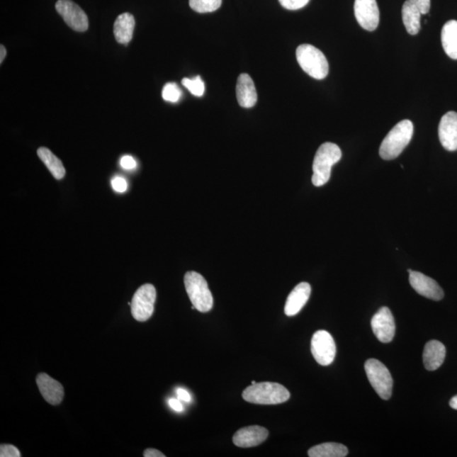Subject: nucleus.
Listing matches in <instances>:
<instances>
[{
	"label": "nucleus",
	"mask_w": 457,
	"mask_h": 457,
	"mask_svg": "<svg viewBox=\"0 0 457 457\" xmlns=\"http://www.w3.org/2000/svg\"><path fill=\"white\" fill-rule=\"evenodd\" d=\"M242 397L247 402L259 405H277L287 402L289 390L278 383H256L243 391Z\"/></svg>",
	"instance_id": "f257e3e1"
},
{
	"label": "nucleus",
	"mask_w": 457,
	"mask_h": 457,
	"mask_svg": "<svg viewBox=\"0 0 457 457\" xmlns=\"http://www.w3.org/2000/svg\"><path fill=\"white\" fill-rule=\"evenodd\" d=\"M413 130L414 128L411 120H404L396 124L381 143L380 149L381 158L385 160L397 158L410 143Z\"/></svg>",
	"instance_id": "f03ea898"
},
{
	"label": "nucleus",
	"mask_w": 457,
	"mask_h": 457,
	"mask_svg": "<svg viewBox=\"0 0 457 457\" xmlns=\"http://www.w3.org/2000/svg\"><path fill=\"white\" fill-rule=\"evenodd\" d=\"M342 152L334 143L325 142L317 149L313 160L312 177V184L320 187L329 180L333 165L341 160Z\"/></svg>",
	"instance_id": "7ed1b4c3"
},
{
	"label": "nucleus",
	"mask_w": 457,
	"mask_h": 457,
	"mask_svg": "<svg viewBox=\"0 0 457 457\" xmlns=\"http://www.w3.org/2000/svg\"><path fill=\"white\" fill-rule=\"evenodd\" d=\"M184 284L195 309L201 312H210L213 306V298L205 278L197 272H187Z\"/></svg>",
	"instance_id": "20e7f679"
},
{
	"label": "nucleus",
	"mask_w": 457,
	"mask_h": 457,
	"mask_svg": "<svg viewBox=\"0 0 457 457\" xmlns=\"http://www.w3.org/2000/svg\"><path fill=\"white\" fill-rule=\"evenodd\" d=\"M297 60L300 67L308 75L322 80L327 77L329 63L325 55L311 45H302L297 50Z\"/></svg>",
	"instance_id": "39448f33"
},
{
	"label": "nucleus",
	"mask_w": 457,
	"mask_h": 457,
	"mask_svg": "<svg viewBox=\"0 0 457 457\" xmlns=\"http://www.w3.org/2000/svg\"><path fill=\"white\" fill-rule=\"evenodd\" d=\"M370 384L383 400H389L393 395V380L389 369L380 361L368 359L364 366Z\"/></svg>",
	"instance_id": "423d86ee"
},
{
	"label": "nucleus",
	"mask_w": 457,
	"mask_h": 457,
	"mask_svg": "<svg viewBox=\"0 0 457 457\" xmlns=\"http://www.w3.org/2000/svg\"><path fill=\"white\" fill-rule=\"evenodd\" d=\"M156 289L151 284L143 285L135 293L130 303L132 315L139 322L149 320L154 311Z\"/></svg>",
	"instance_id": "0eeeda50"
},
{
	"label": "nucleus",
	"mask_w": 457,
	"mask_h": 457,
	"mask_svg": "<svg viewBox=\"0 0 457 457\" xmlns=\"http://www.w3.org/2000/svg\"><path fill=\"white\" fill-rule=\"evenodd\" d=\"M311 351L317 363L322 366L332 364L337 355V346L332 335L325 330L315 332L312 338Z\"/></svg>",
	"instance_id": "6e6552de"
},
{
	"label": "nucleus",
	"mask_w": 457,
	"mask_h": 457,
	"mask_svg": "<svg viewBox=\"0 0 457 457\" xmlns=\"http://www.w3.org/2000/svg\"><path fill=\"white\" fill-rule=\"evenodd\" d=\"M56 11L62 16L69 28L77 32L89 29V18L82 9L72 0H59L55 4Z\"/></svg>",
	"instance_id": "1a4fd4ad"
},
{
	"label": "nucleus",
	"mask_w": 457,
	"mask_h": 457,
	"mask_svg": "<svg viewBox=\"0 0 457 457\" xmlns=\"http://www.w3.org/2000/svg\"><path fill=\"white\" fill-rule=\"evenodd\" d=\"M371 326L378 341L383 343L393 342L395 334V324L393 312L388 308H381L373 315Z\"/></svg>",
	"instance_id": "9d476101"
},
{
	"label": "nucleus",
	"mask_w": 457,
	"mask_h": 457,
	"mask_svg": "<svg viewBox=\"0 0 457 457\" xmlns=\"http://www.w3.org/2000/svg\"><path fill=\"white\" fill-rule=\"evenodd\" d=\"M354 12L356 21L363 29L372 32L380 23V10L376 0H355Z\"/></svg>",
	"instance_id": "9b49d317"
},
{
	"label": "nucleus",
	"mask_w": 457,
	"mask_h": 457,
	"mask_svg": "<svg viewBox=\"0 0 457 457\" xmlns=\"http://www.w3.org/2000/svg\"><path fill=\"white\" fill-rule=\"evenodd\" d=\"M409 281L417 293L426 298L441 301L444 298V291L438 283L432 278L420 272L409 273Z\"/></svg>",
	"instance_id": "f8f14e48"
},
{
	"label": "nucleus",
	"mask_w": 457,
	"mask_h": 457,
	"mask_svg": "<svg viewBox=\"0 0 457 457\" xmlns=\"http://www.w3.org/2000/svg\"><path fill=\"white\" fill-rule=\"evenodd\" d=\"M439 137L444 149L457 150V113L450 111L444 115L439 125Z\"/></svg>",
	"instance_id": "ddd939ff"
},
{
	"label": "nucleus",
	"mask_w": 457,
	"mask_h": 457,
	"mask_svg": "<svg viewBox=\"0 0 457 457\" xmlns=\"http://www.w3.org/2000/svg\"><path fill=\"white\" fill-rule=\"evenodd\" d=\"M269 431L261 426H249L239 429L233 436V443L238 447L249 448L261 445L266 441Z\"/></svg>",
	"instance_id": "4468645a"
},
{
	"label": "nucleus",
	"mask_w": 457,
	"mask_h": 457,
	"mask_svg": "<svg viewBox=\"0 0 457 457\" xmlns=\"http://www.w3.org/2000/svg\"><path fill=\"white\" fill-rule=\"evenodd\" d=\"M36 382L43 397L47 403L57 406L62 402L64 393L63 385L60 382L45 373H39Z\"/></svg>",
	"instance_id": "2eb2a0df"
},
{
	"label": "nucleus",
	"mask_w": 457,
	"mask_h": 457,
	"mask_svg": "<svg viewBox=\"0 0 457 457\" xmlns=\"http://www.w3.org/2000/svg\"><path fill=\"white\" fill-rule=\"evenodd\" d=\"M311 290V286L307 282L300 283L295 286L287 298L285 306L286 315L289 317L297 315L308 303Z\"/></svg>",
	"instance_id": "dca6fc26"
},
{
	"label": "nucleus",
	"mask_w": 457,
	"mask_h": 457,
	"mask_svg": "<svg viewBox=\"0 0 457 457\" xmlns=\"http://www.w3.org/2000/svg\"><path fill=\"white\" fill-rule=\"evenodd\" d=\"M237 97L239 104L247 108L254 107L258 100L254 82L247 74H242L238 77Z\"/></svg>",
	"instance_id": "f3484780"
},
{
	"label": "nucleus",
	"mask_w": 457,
	"mask_h": 457,
	"mask_svg": "<svg viewBox=\"0 0 457 457\" xmlns=\"http://www.w3.org/2000/svg\"><path fill=\"white\" fill-rule=\"evenodd\" d=\"M446 349L441 342L430 341L426 344L424 351V364L429 371H434L443 364L446 359Z\"/></svg>",
	"instance_id": "a211bd4d"
},
{
	"label": "nucleus",
	"mask_w": 457,
	"mask_h": 457,
	"mask_svg": "<svg viewBox=\"0 0 457 457\" xmlns=\"http://www.w3.org/2000/svg\"><path fill=\"white\" fill-rule=\"evenodd\" d=\"M134 28L135 19L130 13H124L117 17L114 25L116 41L122 45H128L132 40Z\"/></svg>",
	"instance_id": "6ab92c4d"
},
{
	"label": "nucleus",
	"mask_w": 457,
	"mask_h": 457,
	"mask_svg": "<svg viewBox=\"0 0 457 457\" xmlns=\"http://www.w3.org/2000/svg\"><path fill=\"white\" fill-rule=\"evenodd\" d=\"M444 50L450 58L457 60V21L452 20L444 25L441 32Z\"/></svg>",
	"instance_id": "aec40b11"
},
{
	"label": "nucleus",
	"mask_w": 457,
	"mask_h": 457,
	"mask_svg": "<svg viewBox=\"0 0 457 457\" xmlns=\"http://www.w3.org/2000/svg\"><path fill=\"white\" fill-rule=\"evenodd\" d=\"M421 12L411 0H407L402 6V20L405 28L407 33L411 35H416L419 33L421 28Z\"/></svg>",
	"instance_id": "412c9836"
},
{
	"label": "nucleus",
	"mask_w": 457,
	"mask_h": 457,
	"mask_svg": "<svg viewBox=\"0 0 457 457\" xmlns=\"http://www.w3.org/2000/svg\"><path fill=\"white\" fill-rule=\"evenodd\" d=\"M38 155L56 180L63 179L65 176V169L61 160L53 152L47 147H40L38 150Z\"/></svg>",
	"instance_id": "4be33fe9"
},
{
	"label": "nucleus",
	"mask_w": 457,
	"mask_h": 457,
	"mask_svg": "<svg viewBox=\"0 0 457 457\" xmlns=\"http://www.w3.org/2000/svg\"><path fill=\"white\" fill-rule=\"evenodd\" d=\"M347 454V448L339 443L321 444L308 451L310 457H345Z\"/></svg>",
	"instance_id": "5701e85b"
},
{
	"label": "nucleus",
	"mask_w": 457,
	"mask_h": 457,
	"mask_svg": "<svg viewBox=\"0 0 457 457\" xmlns=\"http://www.w3.org/2000/svg\"><path fill=\"white\" fill-rule=\"evenodd\" d=\"M222 0H189L190 7L198 13H210L221 6Z\"/></svg>",
	"instance_id": "b1692460"
},
{
	"label": "nucleus",
	"mask_w": 457,
	"mask_h": 457,
	"mask_svg": "<svg viewBox=\"0 0 457 457\" xmlns=\"http://www.w3.org/2000/svg\"><path fill=\"white\" fill-rule=\"evenodd\" d=\"M182 85L188 89L190 93L196 96V97H202L204 91H205V86H204V82L200 77H195L193 79L184 78L182 80Z\"/></svg>",
	"instance_id": "393cba45"
},
{
	"label": "nucleus",
	"mask_w": 457,
	"mask_h": 457,
	"mask_svg": "<svg viewBox=\"0 0 457 457\" xmlns=\"http://www.w3.org/2000/svg\"><path fill=\"white\" fill-rule=\"evenodd\" d=\"M162 96L165 101L176 103L181 98V91L176 84H167L164 86Z\"/></svg>",
	"instance_id": "a878e982"
},
{
	"label": "nucleus",
	"mask_w": 457,
	"mask_h": 457,
	"mask_svg": "<svg viewBox=\"0 0 457 457\" xmlns=\"http://www.w3.org/2000/svg\"><path fill=\"white\" fill-rule=\"evenodd\" d=\"M310 0H278L281 6L287 10L297 11L307 6Z\"/></svg>",
	"instance_id": "bb28decb"
},
{
	"label": "nucleus",
	"mask_w": 457,
	"mask_h": 457,
	"mask_svg": "<svg viewBox=\"0 0 457 457\" xmlns=\"http://www.w3.org/2000/svg\"><path fill=\"white\" fill-rule=\"evenodd\" d=\"M0 456L1 457H20L21 453L18 449L12 445H1L0 447Z\"/></svg>",
	"instance_id": "cd10ccee"
},
{
	"label": "nucleus",
	"mask_w": 457,
	"mask_h": 457,
	"mask_svg": "<svg viewBox=\"0 0 457 457\" xmlns=\"http://www.w3.org/2000/svg\"><path fill=\"white\" fill-rule=\"evenodd\" d=\"M111 185L113 189H114L117 193H123L126 190H128V182L124 179L123 177L115 176L113 178L111 181Z\"/></svg>",
	"instance_id": "c85d7f7f"
},
{
	"label": "nucleus",
	"mask_w": 457,
	"mask_h": 457,
	"mask_svg": "<svg viewBox=\"0 0 457 457\" xmlns=\"http://www.w3.org/2000/svg\"><path fill=\"white\" fill-rule=\"evenodd\" d=\"M120 167L130 171V169H134L137 167V162L132 156L125 155L122 157L120 159Z\"/></svg>",
	"instance_id": "c756f323"
},
{
	"label": "nucleus",
	"mask_w": 457,
	"mask_h": 457,
	"mask_svg": "<svg viewBox=\"0 0 457 457\" xmlns=\"http://www.w3.org/2000/svg\"><path fill=\"white\" fill-rule=\"evenodd\" d=\"M419 8L422 15L428 14L430 10V0H411Z\"/></svg>",
	"instance_id": "7c9ffc66"
},
{
	"label": "nucleus",
	"mask_w": 457,
	"mask_h": 457,
	"mask_svg": "<svg viewBox=\"0 0 457 457\" xmlns=\"http://www.w3.org/2000/svg\"><path fill=\"white\" fill-rule=\"evenodd\" d=\"M176 394L178 399L183 400V402H191V395L187 393V391L182 388H178L176 390Z\"/></svg>",
	"instance_id": "2f4dec72"
},
{
	"label": "nucleus",
	"mask_w": 457,
	"mask_h": 457,
	"mask_svg": "<svg viewBox=\"0 0 457 457\" xmlns=\"http://www.w3.org/2000/svg\"><path fill=\"white\" fill-rule=\"evenodd\" d=\"M169 405L174 411L181 412L183 411V406L179 399L171 398L169 400Z\"/></svg>",
	"instance_id": "473e14b6"
},
{
	"label": "nucleus",
	"mask_w": 457,
	"mask_h": 457,
	"mask_svg": "<svg viewBox=\"0 0 457 457\" xmlns=\"http://www.w3.org/2000/svg\"><path fill=\"white\" fill-rule=\"evenodd\" d=\"M143 456L145 457H164L165 455L162 453V452L156 450V449H147L145 451V453H143Z\"/></svg>",
	"instance_id": "72a5a7b5"
},
{
	"label": "nucleus",
	"mask_w": 457,
	"mask_h": 457,
	"mask_svg": "<svg viewBox=\"0 0 457 457\" xmlns=\"http://www.w3.org/2000/svg\"><path fill=\"white\" fill-rule=\"evenodd\" d=\"M0 54H1L0 55V63L2 64L6 56V50L3 45L0 46Z\"/></svg>",
	"instance_id": "f704fd0d"
},
{
	"label": "nucleus",
	"mask_w": 457,
	"mask_h": 457,
	"mask_svg": "<svg viewBox=\"0 0 457 457\" xmlns=\"http://www.w3.org/2000/svg\"><path fill=\"white\" fill-rule=\"evenodd\" d=\"M450 406L451 408L457 410V395L454 396V397L450 400Z\"/></svg>",
	"instance_id": "c9c22d12"
},
{
	"label": "nucleus",
	"mask_w": 457,
	"mask_h": 457,
	"mask_svg": "<svg viewBox=\"0 0 457 457\" xmlns=\"http://www.w3.org/2000/svg\"><path fill=\"white\" fill-rule=\"evenodd\" d=\"M256 384V381H252V385Z\"/></svg>",
	"instance_id": "e433bc0d"
}]
</instances>
